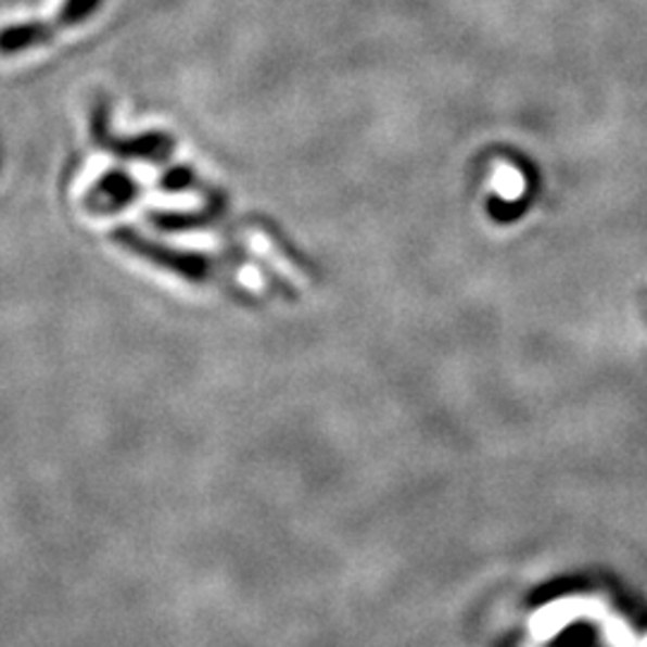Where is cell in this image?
Returning a JSON list of instances; mask_svg holds the SVG:
<instances>
[{"label": "cell", "mask_w": 647, "mask_h": 647, "mask_svg": "<svg viewBox=\"0 0 647 647\" xmlns=\"http://www.w3.org/2000/svg\"><path fill=\"white\" fill-rule=\"evenodd\" d=\"M494 190L504 200H518L525 190L523 176L511 166H499L494 173Z\"/></svg>", "instance_id": "6da1fadb"}]
</instances>
